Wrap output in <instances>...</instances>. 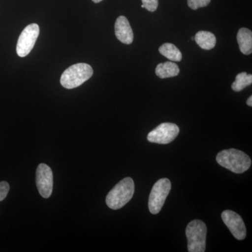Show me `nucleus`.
Listing matches in <instances>:
<instances>
[{"instance_id":"1","label":"nucleus","mask_w":252,"mask_h":252,"mask_svg":"<svg viewBox=\"0 0 252 252\" xmlns=\"http://www.w3.org/2000/svg\"><path fill=\"white\" fill-rule=\"evenodd\" d=\"M217 161L222 167L237 174L247 171L252 165L251 158L248 154L235 149L220 152L217 154Z\"/></svg>"},{"instance_id":"2","label":"nucleus","mask_w":252,"mask_h":252,"mask_svg":"<svg viewBox=\"0 0 252 252\" xmlns=\"http://www.w3.org/2000/svg\"><path fill=\"white\" fill-rule=\"evenodd\" d=\"M135 192V184L130 177L119 182L107 194L106 203L112 210H119L132 199Z\"/></svg>"},{"instance_id":"3","label":"nucleus","mask_w":252,"mask_h":252,"mask_svg":"<svg viewBox=\"0 0 252 252\" xmlns=\"http://www.w3.org/2000/svg\"><path fill=\"white\" fill-rule=\"evenodd\" d=\"M93 74L94 70L91 65L86 63H77L63 73L61 84L65 89H75L89 80Z\"/></svg>"},{"instance_id":"4","label":"nucleus","mask_w":252,"mask_h":252,"mask_svg":"<svg viewBox=\"0 0 252 252\" xmlns=\"http://www.w3.org/2000/svg\"><path fill=\"white\" fill-rule=\"evenodd\" d=\"M186 235L189 252H205L207 227L203 221L198 220L190 221L186 229Z\"/></svg>"},{"instance_id":"5","label":"nucleus","mask_w":252,"mask_h":252,"mask_svg":"<svg viewBox=\"0 0 252 252\" xmlns=\"http://www.w3.org/2000/svg\"><path fill=\"white\" fill-rule=\"evenodd\" d=\"M170 190L171 182L168 179H160L156 182L149 198V209L151 213L157 215L160 212Z\"/></svg>"},{"instance_id":"6","label":"nucleus","mask_w":252,"mask_h":252,"mask_svg":"<svg viewBox=\"0 0 252 252\" xmlns=\"http://www.w3.org/2000/svg\"><path fill=\"white\" fill-rule=\"evenodd\" d=\"M39 34V27L36 23L30 24L23 30L18 38L16 52L18 56L23 58L31 52Z\"/></svg>"},{"instance_id":"7","label":"nucleus","mask_w":252,"mask_h":252,"mask_svg":"<svg viewBox=\"0 0 252 252\" xmlns=\"http://www.w3.org/2000/svg\"><path fill=\"white\" fill-rule=\"evenodd\" d=\"M180 132L178 126L172 123H163L151 131L147 140L152 143L167 144L175 140Z\"/></svg>"},{"instance_id":"8","label":"nucleus","mask_w":252,"mask_h":252,"mask_svg":"<svg viewBox=\"0 0 252 252\" xmlns=\"http://www.w3.org/2000/svg\"><path fill=\"white\" fill-rule=\"evenodd\" d=\"M36 184L38 191L44 198H49L53 192L54 177L51 167L44 163L38 165L36 171Z\"/></svg>"},{"instance_id":"9","label":"nucleus","mask_w":252,"mask_h":252,"mask_svg":"<svg viewBox=\"0 0 252 252\" xmlns=\"http://www.w3.org/2000/svg\"><path fill=\"white\" fill-rule=\"evenodd\" d=\"M221 218L230 233L237 240H243L246 238V227L243 219L238 214L231 210H225L222 212Z\"/></svg>"},{"instance_id":"10","label":"nucleus","mask_w":252,"mask_h":252,"mask_svg":"<svg viewBox=\"0 0 252 252\" xmlns=\"http://www.w3.org/2000/svg\"><path fill=\"white\" fill-rule=\"evenodd\" d=\"M114 29L116 36L121 42L125 44H132L134 39L133 32L128 20L125 16H119L117 18Z\"/></svg>"},{"instance_id":"11","label":"nucleus","mask_w":252,"mask_h":252,"mask_svg":"<svg viewBox=\"0 0 252 252\" xmlns=\"http://www.w3.org/2000/svg\"><path fill=\"white\" fill-rule=\"evenodd\" d=\"M239 48L245 55H250L252 53V32L248 28H241L237 35Z\"/></svg>"},{"instance_id":"12","label":"nucleus","mask_w":252,"mask_h":252,"mask_svg":"<svg viewBox=\"0 0 252 252\" xmlns=\"http://www.w3.org/2000/svg\"><path fill=\"white\" fill-rule=\"evenodd\" d=\"M180 73V68L176 63L172 61L160 63L156 68V74L160 79L174 77L178 75Z\"/></svg>"},{"instance_id":"13","label":"nucleus","mask_w":252,"mask_h":252,"mask_svg":"<svg viewBox=\"0 0 252 252\" xmlns=\"http://www.w3.org/2000/svg\"><path fill=\"white\" fill-rule=\"evenodd\" d=\"M194 40L204 50H211L215 48L217 44L216 36L208 31H199L195 34Z\"/></svg>"},{"instance_id":"14","label":"nucleus","mask_w":252,"mask_h":252,"mask_svg":"<svg viewBox=\"0 0 252 252\" xmlns=\"http://www.w3.org/2000/svg\"><path fill=\"white\" fill-rule=\"evenodd\" d=\"M159 52L172 62H180L182 54L180 50L171 43H165L159 48Z\"/></svg>"},{"instance_id":"15","label":"nucleus","mask_w":252,"mask_h":252,"mask_svg":"<svg viewBox=\"0 0 252 252\" xmlns=\"http://www.w3.org/2000/svg\"><path fill=\"white\" fill-rule=\"evenodd\" d=\"M252 84V74H247L246 72H241L235 77V80L232 84V89L235 92H240L245 88L251 85Z\"/></svg>"},{"instance_id":"16","label":"nucleus","mask_w":252,"mask_h":252,"mask_svg":"<svg viewBox=\"0 0 252 252\" xmlns=\"http://www.w3.org/2000/svg\"><path fill=\"white\" fill-rule=\"evenodd\" d=\"M211 0H188V6L190 9L196 10L199 8L205 7L208 6Z\"/></svg>"},{"instance_id":"17","label":"nucleus","mask_w":252,"mask_h":252,"mask_svg":"<svg viewBox=\"0 0 252 252\" xmlns=\"http://www.w3.org/2000/svg\"><path fill=\"white\" fill-rule=\"evenodd\" d=\"M142 4L146 9L154 12L158 6V0H142Z\"/></svg>"},{"instance_id":"18","label":"nucleus","mask_w":252,"mask_h":252,"mask_svg":"<svg viewBox=\"0 0 252 252\" xmlns=\"http://www.w3.org/2000/svg\"><path fill=\"white\" fill-rule=\"evenodd\" d=\"M9 185L6 182H0V202L4 200L9 191Z\"/></svg>"},{"instance_id":"19","label":"nucleus","mask_w":252,"mask_h":252,"mask_svg":"<svg viewBox=\"0 0 252 252\" xmlns=\"http://www.w3.org/2000/svg\"><path fill=\"white\" fill-rule=\"evenodd\" d=\"M247 104H248V106L250 107H252V96H250V97L248 99V101H247Z\"/></svg>"},{"instance_id":"20","label":"nucleus","mask_w":252,"mask_h":252,"mask_svg":"<svg viewBox=\"0 0 252 252\" xmlns=\"http://www.w3.org/2000/svg\"><path fill=\"white\" fill-rule=\"evenodd\" d=\"M92 1L94 3H99L100 2V1H102V0H92Z\"/></svg>"}]
</instances>
